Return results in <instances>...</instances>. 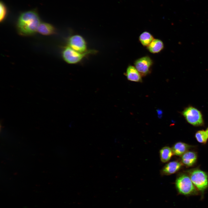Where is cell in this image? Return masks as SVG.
Instances as JSON below:
<instances>
[{"mask_svg":"<svg viewBox=\"0 0 208 208\" xmlns=\"http://www.w3.org/2000/svg\"><path fill=\"white\" fill-rule=\"evenodd\" d=\"M40 23L37 13L33 11L24 12L20 16L17 23V29L19 34L24 36L32 35L37 31Z\"/></svg>","mask_w":208,"mask_h":208,"instance_id":"obj_1","label":"cell"},{"mask_svg":"<svg viewBox=\"0 0 208 208\" xmlns=\"http://www.w3.org/2000/svg\"><path fill=\"white\" fill-rule=\"evenodd\" d=\"M175 185L178 192L185 196L197 195L198 190L192 182L189 176L186 174L180 175L177 179Z\"/></svg>","mask_w":208,"mask_h":208,"instance_id":"obj_2","label":"cell"},{"mask_svg":"<svg viewBox=\"0 0 208 208\" xmlns=\"http://www.w3.org/2000/svg\"><path fill=\"white\" fill-rule=\"evenodd\" d=\"M191 179L197 190L202 194L208 188V175L205 172L195 168L188 172Z\"/></svg>","mask_w":208,"mask_h":208,"instance_id":"obj_3","label":"cell"},{"mask_svg":"<svg viewBox=\"0 0 208 208\" xmlns=\"http://www.w3.org/2000/svg\"><path fill=\"white\" fill-rule=\"evenodd\" d=\"M187 122L195 127L202 126L204 121L200 111L192 106L185 107L181 113Z\"/></svg>","mask_w":208,"mask_h":208,"instance_id":"obj_4","label":"cell"},{"mask_svg":"<svg viewBox=\"0 0 208 208\" xmlns=\"http://www.w3.org/2000/svg\"><path fill=\"white\" fill-rule=\"evenodd\" d=\"M95 51L88 50L81 53L76 51L68 46L63 50L62 55L64 60L70 64H75L81 62L86 56L90 54L94 53Z\"/></svg>","mask_w":208,"mask_h":208,"instance_id":"obj_5","label":"cell"},{"mask_svg":"<svg viewBox=\"0 0 208 208\" xmlns=\"http://www.w3.org/2000/svg\"><path fill=\"white\" fill-rule=\"evenodd\" d=\"M68 46L74 50L81 53L88 51L86 42L84 38L79 35L70 36L68 40Z\"/></svg>","mask_w":208,"mask_h":208,"instance_id":"obj_6","label":"cell"},{"mask_svg":"<svg viewBox=\"0 0 208 208\" xmlns=\"http://www.w3.org/2000/svg\"><path fill=\"white\" fill-rule=\"evenodd\" d=\"M152 64V60L148 56L139 58L134 62L135 67L142 76H145L150 73Z\"/></svg>","mask_w":208,"mask_h":208,"instance_id":"obj_7","label":"cell"},{"mask_svg":"<svg viewBox=\"0 0 208 208\" xmlns=\"http://www.w3.org/2000/svg\"><path fill=\"white\" fill-rule=\"evenodd\" d=\"M197 159L196 153L194 151H188L182 155V164L187 167L193 166L196 163Z\"/></svg>","mask_w":208,"mask_h":208,"instance_id":"obj_8","label":"cell"},{"mask_svg":"<svg viewBox=\"0 0 208 208\" xmlns=\"http://www.w3.org/2000/svg\"><path fill=\"white\" fill-rule=\"evenodd\" d=\"M128 80L135 82H142V76L135 67L130 65L127 69L125 73Z\"/></svg>","mask_w":208,"mask_h":208,"instance_id":"obj_9","label":"cell"},{"mask_svg":"<svg viewBox=\"0 0 208 208\" xmlns=\"http://www.w3.org/2000/svg\"><path fill=\"white\" fill-rule=\"evenodd\" d=\"M182 164L177 161L170 162L166 164L162 170V172L166 175L174 174L179 171L181 168Z\"/></svg>","mask_w":208,"mask_h":208,"instance_id":"obj_10","label":"cell"},{"mask_svg":"<svg viewBox=\"0 0 208 208\" xmlns=\"http://www.w3.org/2000/svg\"><path fill=\"white\" fill-rule=\"evenodd\" d=\"M192 146L183 142H179L175 144L172 149L173 154L177 156L182 155Z\"/></svg>","mask_w":208,"mask_h":208,"instance_id":"obj_11","label":"cell"},{"mask_svg":"<svg viewBox=\"0 0 208 208\" xmlns=\"http://www.w3.org/2000/svg\"><path fill=\"white\" fill-rule=\"evenodd\" d=\"M55 29L51 25L45 23H40L38 28L37 31L44 35H49L54 34Z\"/></svg>","mask_w":208,"mask_h":208,"instance_id":"obj_12","label":"cell"},{"mask_svg":"<svg viewBox=\"0 0 208 208\" xmlns=\"http://www.w3.org/2000/svg\"><path fill=\"white\" fill-rule=\"evenodd\" d=\"M164 47V44L162 41L158 39H154L147 47V48L151 53H156L161 51Z\"/></svg>","mask_w":208,"mask_h":208,"instance_id":"obj_13","label":"cell"},{"mask_svg":"<svg viewBox=\"0 0 208 208\" xmlns=\"http://www.w3.org/2000/svg\"><path fill=\"white\" fill-rule=\"evenodd\" d=\"M172 149L169 147L165 146L160 151V155L161 161L164 163L167 162L170 159L173 155Z\"/></svg>","mask_w":208,"mask_h":208,"instance_id":"obj_14","label":"cell"},{"mask_svg":"<svg viewBox=\"0 0 208 208\" xmlns=\"http://www.w3.org/2000/svg\"><path fill=\"white\" fill-rule=\"evenodd\" d=\"M154 39L152 35L147 31L142 33L139 37V40L141 44L144 46L147 47Z\"/></svg>","mask_w":208,"mask_h":208,"instance_id":"obj_15","label":"cell"},{"mask_svg":"<svg viewBox=\"0 0 208 208\" xmlns=\"http://www.w3.org/2000/svg\"><path fill=\"white\" fill-rule=\"evenodd\" d=\"M195 137L198 142L203 144H206L208 138L205 131L203 130L196 131L195 133Z\"/></svg>","mask_w":208,"mask_h":208,"instance_id":"obj_16","label":"cell"},{"mask_svg":"<svg viewBox=\"0 0 208 208\" xmlns=\"http://www.w3.org/2000/svg\"><path fill=\"white\" fill-rule=\"evenodd\" d=\"M7 9L5 5L2 2L0 3V21H3L5 19L7 14Z\"/></svg>","mask_w":208,"mask_h":208,"instance_id":"obj_17","label":"cell"},{"mask_svg":"<svg viewBox=\"0 0 208 208\" xmlns=\"http://www.w3.org/2000/svg\"><path fill=\"white\" fill-rule=\"evenodd\" d=\"M205 131L206 133L208 138V127H207Z\"/></svg>","mask_w":208,"mask_h":208,"instance_id":"obj_18","label":"cell"}]
</instances>
